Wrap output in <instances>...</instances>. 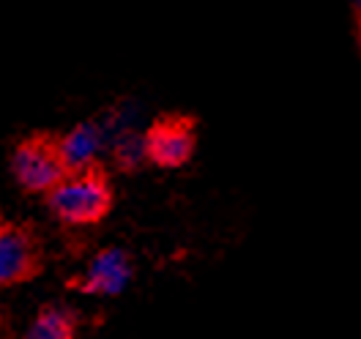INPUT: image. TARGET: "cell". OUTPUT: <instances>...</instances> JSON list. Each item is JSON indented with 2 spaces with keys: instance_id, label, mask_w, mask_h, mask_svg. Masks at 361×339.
I'll return each instance as SVG.
<instances>
[{
  "instance_id": "obj_1",
  "label": "cell",
  "mask_w": 361,
  "mask_h": 339,
  "mask_svg": "<svg viewBox=\"0 0 361 339\" xmlns=\"http://www.w3.org/2000/svg\"><path fill=\"white\" fill-rule=\"evenodd\" d=\"M49 214L68 227L99 225L110 216L115 192L107 170L99 161H90L80 170H68L61 181L44 195Z\"/></svg>"
},
{
  "instance_id": "obj_2",
  "label": "cell",
  "mask_w": 361,
  "mask_h": 339,
  "mask_svg": "<svg viewBox=\"0 0 361 339\" xmlns=\"http://www.w3.org/2000/svg\"><path fill=\"white\" fill-rule=\"evenodd\" d=\"M61 135L36 132L17 142L11 154V175L25 195H42L66 175V161L61 156Z\"/></svg>"
},
{
  "instance_id": "obj_3",
  "label": "cell",
  "mask_w": 361,
  "mask_h": 339,
  "mask_svg": "<svg viewBox=\"0 0 361 339\" xmlns=\"http://www.w3.org/2000/svg\"><path fill=\"white\" fill-rule=\"evenodd\" d=\"M44 271L39 233L25 222H0V290L17 288Z\"/></svg>"
},
{
  "instance_id": "obj_4",
  "label": "cell",
  "mask_w": 361,
  "mask_h": 339,
  "mask_svg": "<svg viewBox=\"0 0 361 339\" xmlns=\"http://www.w3.org/2000/svg\"><path fill=\"white\" fill-rule=\"evenodd\" d=\"M145 159L161 170L186 167L197 148V121L189 115H164L142 135Z\"/></svg>"
},
{
  "instance_id": "obj_5",
  "label": "cell",
  "mask_w": 361,
  "mask_h": 339,
  "mask_svg": "<svg viewBox=\"0 0 361 339\" xmlns=\"http://www.w3.org/2000/svg\"><path fill=\"white\" fill-rule=\"evenodd\" d=\"M132 276H135V266L129 252L107 247L90 260V266L80 276H71L66 288L82 295H118L126 290Z\"/></svg>"
},
{
  "instance_id": "obj_6",
  "label": "cell",
  "mask_w": 361,
  "mask_h": 339,
  "mask_svg": "<svg viewBox=\"0 0 361 339\" xmlns=\"http://www.w3.org/2000/svg\"><path fill=\"white\" fill-rule=\"evenodd\" d=\"M77 328H80L77 309L61 301H52L33 317L25 339H77Z\"/></svg>"
},
{
  "instance_id": "obj_7",
  "label": "cell",
  "mask_w": 361,
  "mask_h": 339,
  "mask_svg": "<svg viewBox=\"0 0 361 339\" xmlns=\"http://www.w3.org/2000/svg\"><path fill=\"white\" fill-rule=\"evenodd\" d=\"M58 140H61V156L66 161V170H80L90 161H96L102 132L96 123H77L71 132L61 135Z\"/></svg>"
},
{
  "instance_id": "obj_8",
  "label": "cell",
  "mask_w": 361,
  "mask_h": 339,
  "mask_svg": "<svg viewBox=\"0 0 361 339\" xmlns=\"http://www.w3.org/2000/svg\"><path fill=\"white\" fill-rule=\"evenodd\" d=\"M113 159L118 164L121 173H135L140 170L148 159H145V142H142V135H135V132H126L115 140L113 148Z\"/></svg>"
},
{
  "instance_id": "obj_9",
  "label": "cell",
  "mask_w": 361,
  "mask_h": 339,
  "mask_svg": "<svg viewBox=\"0 0 361 339\" xmlns=\"http://www.w3.org/2000/svg\"><path fill=\"white\" fill-rule=\"evenodd\" d=\"M350 8H353V25H356V33H359V23H361V0H348Z\"/></svg>"
},
{
  "instance_id": "obj_10",
  "label": "cell",
  "mask_w": 361,
  "mask_h": 339,
  "mask_svg": "<svg viewBox=\"0 0 361 339\" xmlns=\"http://www.w3.org/2000/svg\"><path fill=\"white\" fill-rule=\"evenodd\" d=\"M0 222H3V216H0Z\"/></svg>"
}]
</instances>
